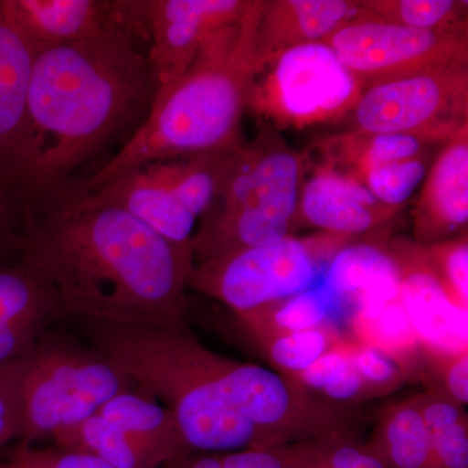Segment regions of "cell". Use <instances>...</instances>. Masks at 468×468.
<instances>
[{"label": "cell", "instance_id": "cell-1", "mask_svg": "<svg viewBox=\"0 0 468 468\" xmlns=\"http://www.w3.org/2000/svg\"><path fill=\"white\" fill-rule=\"evenodd\" d=\"M11 239L58 318L186 328L193 250L69 183L26 206Z\"/></svg>", "mask_w": 468, "mask_h": 468}, {"label": "cell", "instance_id": "cell-2", "mask_svg": "<svg viewBox=\"0 0 468 468\" xmlns=\"http://www.w3.org/2000/svg\"><path fill=\"white\" fill-rule=\"evenodd\" d=\"M158 88L149 58L126 32L39 52L5 178L17 215L72 183L77 169L115 141L126 143L149 115Z\"/></svg>", "mask_w": 468, "mask_h": 468}, {"label": "cell", "instance_id": "cell-3", "mask_svg": "<svg viewBox=\"0 0 468 468\" xmlns=\"http://www.w3.org/2000/svg\"><path fill=\"white\" fill-rule=\"evenodd\" d=\"M263 0H249L241 20L203 43L186 70L154 98L149 115L122 149L85 181L97 190L154 162L241 146L255 66V27Z\"/></svg>", "mask_w": 468, "mask_h": 468}, {"label": "cell", "instance_id": "cell-4", "mask_svg": "<svg viewBox=\"0 0 468 468\" xmlns=\"http://www.w3.org/2000/svg\"><path fill=\"white\" fill-rule=\"evenodd\" d=\"M85 343L119 368L135 392L174 414L193 451L224 454L268 446L234 406L232 359L209 350L187 328L69 319Z\"/></svg>", "mask_w": 468, "mask_h": 468}, {"label": "cell", "instance_id": "cell-5", "mask_svg": "<svg viewBox=\"0 0 468 468\" xmlns=\"http://www.w3.org/2000/svg\"><path fill=\"white\" fill-rule=\"evenodd\" d=\"M304 176L302 154L266 124L243 144L218 202L194 234V266L294 236Z\"/></svg>", "mask_w": 468, "mask_h": 468}, {"label": "cell", "instance_id": "cell-6", "mask_svg": "<svg viewBox=\"0 0 468 468\" xmlns=\"http://www.w3.org/2000/svg\"><path fill=\"white\" fill-rule=\"evenodd\" d=\"M18 427L17 446L69 430L134 385L89 344L48 329L32 349L0 368Z\"/></svg>", "mask_w": 468, "mask_h": 468}, {"label": "cell", "instance_id": "cell-7", "mask_svg": "<svg viewBox=\"0 0 468 468\" xmlns=\"http://www.w3.org/2000/svg\"><path fill=\"white\" fill-rule=\"evenodd\" d=\"M350 239L322 233L228 252L194 266L189 288L226 304L237 315L284 301L315 284Z\"/></svg>", "mask_w": 468, "mask_h": 468}, {"label": "cell", "instance_id": "cell-8", "mask_svg": "<svg viewBox=\"0 0 468 468\" xmlns=\"http://www.w3.org/2000/svg\"><path fill=\"white\" fill-rule=\"evenodd\" d=\"M362 82L325 42L289 48L254 77L248 109L279 128L335 122L358 101Z\"/></svg>", "mask_w": 468, "mask_h": 468}, {"label": "cell", "instance_id": "cell-9", "mask_svg": "<svg viewBox=\"0 0 468 468\" xmlns=\"http://www.w3.org/2000/svg\"><path fill=\"white\" fill-rule=\"evenodd\" d=\"M337 125L449 143L468 126V63L369 85Z\"/></svg>", "mask_w": 468, "mask_h": 468}, {"label": "cell", "instance_id": "cell-10", "mask_svg": "<svg viewBox=\"0 0 468 468\" xmlns=\"http://www.w3.org/2000/svg\"><path fill=\"white\" fill-rule=\"evenodd\" d=\"M52 440L55 448L91 455L115 468H165L192 452L174 414L135 390L117 394Z\"/></svg>", "mask_w": 468, "mask_h": 468}, {"label": "cell", "instance_id": "cell-11", "mask_svg": "<svg viewBox=\"0 0 468 468\" xmlns=\"http://www.w3.org/2000/svg\"><path fill=\"white\" fill-rule=\"evenodd\" d=\"M363 88L468 63V29L419 30L353 20L324 41Z\"/></svg>", "mask_w": 468, "mask_h": 468}, {"label": "cell", "instance_id": "cell-12", "mask_svg": "<svg viewBox=\"0 0 468 468\" xmlns=\"http://www.w3.org/2000/svg\"><path fill=\"white\" fill-rule=\"evenodd\" d=\"M249 0H143L151 48L147 58L160 86L178 79L212 34L241 20Z\"/></svg>", "mask_w": 468, "mask_h": 468}, {"label": "cell", "instance_id": "cell-13", "mask_svg": "<svg viewBox=\"0 0 468 468\" xmlns=\"http://www.w3.org/2000/svg\"><path fill=\"white\" fill-rule=\"evenodd\" d=\"M3 7L37 55L113 32L144 36L135 0H3Z\"/></svg>", "mask_w": 468, "mask_h": 468}, {"label": "cell", "instance_id": "cell-14", "mask_svg": "<svg viewBox=\"0 0 468 468\" xmlns=\"http://www.w3.org/2000/svg\"><path fill=\"white\" fill-rule=\"evenodd\" d=\"M390 254L399 272V300L420 350L437 356L468 351V311L462 310L442 288L423 246L397 239Z\"/></svg>", "mask_w": 468, "mask_h": 468}, {"label": "cell", "instance_id": "cell-15", "mask_svg": "<svg viewBox=\"0 0 468 468\" xmlns=\"http://www.w3.org/2000/svg\"><path fill=\"white\" fill-rule=\"evenodd\" d=\"M399 209L378 203L365 185L332 168L304 165L298 226L351 239L392 220Z\"/></svg>", "mask_w": 468, "mask_h": 468}, {"label": "cell", "instance_id": "cell-16", "mask_svg": "<svg viewBox=\"0 0 468 468\" xmlns=\"http://www.w3.org/2000/svg\"><path fill=\"white\" fill-rule=\"evenodd\" d=\"M412 208L418 245L466 236L468 227V126L443 144L428 169Z\"/></svg>", "mask_w": 468, "mask_h": 468}, {"label": "cell", "instance_id": "cell-17", "mask_svg": "<svg viewBox=\"0 0 468 468\" xmlns=\"http://www.w3.org/2000/svg\"><path fill=\"white\" fill-rule=\"evenodd\" d=\"M322 285L351 319H372L399 300V272L389 249L354 243L340 249L324 270Z\"/></svg>", "mask_w": 468, "mask_h": 468}, {"label": "cell", "instance_id": "cell-18", "mask_svg": "<svg viewBox=\"0 0 468 468\" xmlns=\"http://www.w3.org/2000/svg\"><path fill=\"white\" fill-rule=\"evenodd\" d=\"M358 11V0H263L255 27L258 73L289 48L324 42Z\"/></svg>", "mask_w": 468, "mask_h": 468}, {"label": "cell", "instance_id": "cell-19", "mask_svg": "<svg viewBox=\"0 0 468 468\" xmlns=\"http://www.w3.org/2000/svg\"><path fill=\"white\" fill-rule=\"evenodd\" d=\"M58 322L46 286L20 261H0V368L27 354Z\"/></svg>", "mask_w": 468, "mask_h": 468}, {"label": "cell", "instance_id": "cell-20", "mask_svg": "<svg viewBox=\"0 0 468 468\" xmlns=\"http://www.w3.org/2000/svg\"><path fill=\"white\" fill-rule=\"evenodd\" d=\"M94 201L128 212L154 232L178 248L193 250L198 218L190 214L175 193L147 165L133 169L97 190H88Z\"/></svg>", "mask_w": 468, "mask_h": 468}, {"label": "cell", "instance_id": "cell-21", "mask_svg": "<svg viewBox=\"0 0 468 468\" xmlns=\"http://www.w3.org/2000/svg\"><path fill=\"white\" fill-rule=\"evenodd\" d=\"M443 144L421 135L338 132L311 144L302 156L307 167L332 168L360 183L371 169L402 160L432 156V151Z\"/></svg>", "mask_w": 468, "mask_h": 468}, {"label": "cell", "instance_id": "cell-22", "mask_svg": "<svg viewBox=\"0 0 468 468\" xmlns=\"http://www.w3.org/2000/svg\"><path fill=\"white\" fill-rule=\"evenodd\" d=\"M36 57L0 0V193L7 199L5 178L26 122Z\"/></svg>", "mask_w": 468, "mask_h": 468}, {"label": "cell", "instance_id": "cell-23", "mask_svg": "<svg viewBox=\"0 0 468 468\" xmlns=\"http://www.w3.org/2000/svg\"><path fill=\"white\" fill-rule=\"evenodd\" d=\"M243 144L233 149L163 160L146 165L167 185L190 214L199 218L218 202Z\"/></svg>", "mask_w": 468, "mask_h": 468}, {"label": "cell", "instance_id": "cell-24", "mask_svg": "<svg viewBox=\"0 0 468 468\" xmlns=\"http://www.w3.org/2000/svg\"><path fill=\"white\" fill-rule=\"evenodd\" d=\"M366 448L385 468H439L430 432L412 399L381 411Z\"/></svg>", "mask_w": 468, "mask_h": 468}, {"label": "cell", "instance_id": "cell-25", "mask_svg": "<svg viewBox=\"0 0 468 468\" xmlns=\"http://www.w3.org/2000/svg\"><path fill=\"white\" fill-rule=\"evenodd\" d=\"M337 310L332 295L320 284L239 316L261 343L275 335L318 328L326 324V320Z\"/></svg>", "mask_w": 468, "mask_h": 468}, {"label": "cell", "instance_id": "cell-26", "mask_svg": "<svg viewBox=\"0 0 468 468\" xmlns=\"http://www.w3.org/2000/svg\"><path fill=\"white\" fill-rule=\"evenodd\" d=\"M430 432L439 468H468V423L463 406L431 388L412 397Z\"/></svg>", "mask_w": 468, "mask_h": 468}, {"label": "cell", "instance_id": "cell-27", "mask_svg": "<svg viewBox=\"0 0 468 468\" xmlns=\"http://www.w3.org/2000/svg\"><path fill=\"white\" fill-rule=\"evenodd\" d=\"M468 2L461 0H359L356 20L381 21L419 30H462Z\"/></svg>", "mask_w": 468, "mask_h": 468}, {"label": "cell", "instance_id": "cell-28", "mask_svg": "<svg viewBox=\"0 0 468 468\" xmlns=\"http://www.w3.org/2000/svg\"><path fill=\"white\" fill-rule=\"evenodd\" d=\"M351 323L358 338L356 343L383 351L408 375L414 369L419 353H421L420 345L401 300L388 304L375 318L354 319Z\"/></svg>", "mask_w": 468, "mask_h": 468}, {"label": "cell", "instance_id": "cell-29", "mask_svg": "<svg viewBox=\"0 0 468 468\" xmlns=\"http://www.w3.org/2000/svg\"><path fill=\"white\" fill-rule=\"evenodd\" d=\"M340 343V338L326 324L261 341L276 372L292 378L309 368L320 356Z\"/></svg>", "mask_w": 468, "mask_h": 468}, {"label": "cell", "instance_id": "cell-30", "mask_svg": "<svg viewBox=\"0 0 468 468\" xmlns=\"http://www.w3.org/2000/svg\"><path fill=\"white\" fill-rule=\"evenodd\" d=\"M432 162V156H421L380 165L363 176L360 184L385 207L401 211L423 184Z\"/></svg>", "mask_w": 468, "mask_h": 468}, {"label": "cell", "instance_id": "cell-31", "mask_svg": "<svg viewBox=\"0 0 468 468\" xmlns=\"http://www.w3.org/2000/svg\"><path fill=\"white\" fill-rule=\"evenodd\" d=\"M426 257L433 272L451 300L468 311V239L458 237L451 241L427 246Z\"/></svg>", "mask_w": 468, "mask_h": 468}, {"label": "cell", "instance_id": "cell-32", "mask_svg": "<svg viewBox=\"0 0 468 468\" xmlns=\"http://www.w3.org/2000/svg\"><path fill=\"white\" fill-rule=\"evenodd\" d=\"M350 353L354 366L365 381L371 399L392 393L408 378L405 369L396 360L375 347L351 343Z\"/></svg>", "mask_w": 468, "mask_h": 468}, {"label": "cell", "instance_id": "cell-33", "mask_svg": "<svg viewBox=\"0 0 468 468\" xmlns=\"http://www.w3.org/2000/svg\"><path fill=\"white\" fill-rule=\"evenodd\" d=\"M310 452L318 468H385L366 445L347 435L310 442Z\"/></svg>", "mask_w": 468, "mask_h": 468}, {"label": "cell", "instance_id": "cell-34", "mask_svg": "<svg viewBox=\"0 0 468 468\" xmlns=\"http://www.w3.org/2000/svg\"><path fill=\"white\" fill-rule=\"evenodd\" d=\"M223 468H303L302 443L260 446L218 454Z\"/></svg>", "mask_w": 468, "mask_h": 468}, {"label": "cell", "instance_id": "cell-35", "mask_svg": "<svg viewBox=\"0 0 468 468\" xmlns=\"http://www.w3.org/2000/svg\"><path fill=\"white\" fill-rule=\"evenodd\" d=\"M8 462L16 468H115L91 455L37 446H15Z\"/></svg>", "mask_w": 468, "mask_h": 468}, {"label": "cell", "instance_id": "cell-36", "mask_svg": "<svg viewBox=\"0 0 468 468\" xmlns=\"http://www.w3.org/2000/svg\"><path fill=\"white\" fill-rule=\"evenodd\" d=\"M424 353V351H421ZM435 366L442 381V393L458 405H467L468 402V351L451 354V356H437L424 353Z\"/></svg>", "mask_w": 468, "mask_h": 468}, {"label": "cell", "instance_id": "cell-37", "mask_svg": "<svg viewBox=\"0 0 468 468\" xmlns=\"http://www.w3.org/2000/svg\"><path fill=\"white\" fill-rule=\"evenodd\" d=\"M18 440V427L7 396L0 389V449Z\"/></svg>", "mask_w": 468, "mask_h": 468}, {"label": "cell", "instance_id": "cell-38", "mask_svg": "<svg viewBox=\"0 0 468 468\" xmlns=\"http://www.w3.org/2000/svg\"><path fill=\"white\" fill-rule=\"evenodd\" d=\"M16 220V212L12 208L8 199L0 193V239H7L9 242L16 230L15 229Z\"/></svg>", "mask_w": 468, "mask_h": 468}, {"label": "cell", "instance_id": "cell-39", "mask_svg": "<svg viewBox=\"0 0 468 468\" xmlns=\"http://www.w3.org/2000/svg\"><path fill=\"white\" fill-rule=\"evenodd\" d=\"M0 468H15L9 462L7 463H0Z\"/></svg>", "mask_w": 468, "mask_h": 468}, {"label": "cell", "instance_id": "cell-40", "mask_svg": "<svg viewBox=\"0 0 468 468\" xmlns=\"http://www.w3.org/2000/svg\"><path fill=\"white\" fill-rule=\"evenodd\" d=\"M12 466H14V464H12ZM14 467H15V466H14ZM15 468H16V467H15Z\"/></svg>", "mask_w": 468, "mask_h": 468}]
</instances>
